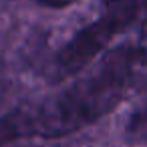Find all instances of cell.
Segmentation results:
<instances>
[{
	"label": "cell",
	"mask_w": 147,
	"mask_h": 147,
	"mask_svg": "<svg viewBox=\"0 0 147 147\" xmlns=\"http://www.w3.org/2000/svg\"><path fill=\"white\" fill-rule=\"evenodd\" d=\"M145 77L147 32L103 53L63 91L12 111L0 121V141L57 139L81 131L113 111Z\"/></svg>",
	"instance_id": "obj_1"
},
{
	"label": "cell",
	"mask_w": 147,
	"mask_h": 147,
	"mask_svg": "<svg viewBox=\"0 0 147 147\" xmlns=\"http://www.w3.org/2000/svg\"><path fill=\"white\" fill-rule=\"evenodd\" d=\"M145 20L147 0H101L95 18L81 26L55 55L53 79L65 81L77 77L95 63L119 34Z\"/></svg>",
	"instance_id": "obj_2"
},
{
	"label": "cell",
	"mask_w": 147,
	"mask_h": 147,
	"mask_svg": "<svg viewBox=\"0 0 147 147\" xmlns=\"http://www.w3.org/2000/svg\"><path fill=\"white\" fill-rule=\"evenodd\" d=\"M129 131L141 137H147V95L141 101V105L133 111L131 115V123H129Z\"/></svg>",
	"instance_id": "obj_3"
},
{
	"label": "cell",
	"mask_w": 147,
	"mask_h": 147,
	"mask_svg": "<svg viewBox=\"0 0 147 147\" xmlns=\"http://www.w3.org/2000/svg\"><path fill=\"white\" fill-rule=\"evenodd\" d=\"M36 2L45 4V6H55V8H63V6H69L77 0H36Z\"/></svg>",
	"instance_id": "obj_4"
}]
</instances>
